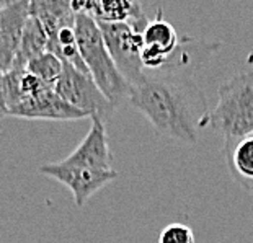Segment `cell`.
<instances>
[{
  "label": "cell",
  "instance_id": "obj_14",
  "mask_svg": "<svg viewBox=\"0 0 253 243\" xmlns=\"http://www.w3.org/2000/svg\"><path fill=\"white\" fill-rule=\"evenodd\" d=\"M62 67L64 64L61 59L56 54L46 51L40 54V56H36L35 59H31L28 66H26V70L40 79L47 87L54 88V85L57 83V80L62 74Z\"/></svg>",
  "mask_w": 253,
  "mask_h": 243
},
{
  "label": "cell",
  "instance_id": "obj_13",
  "mask_svg": "<svg viewBox=\"0 0 253 243\" xmlns=\"http://www.w3.org/2000/svg\"><path fill=\"white\" fill-rule=\"evenodd\" d=\"M47 51V35L40 20L35 18L33 15L26 21L23 38H21L17 57H15L12 69H26L28 62L35 59L40 54Z\"/></svg>",
  "mask_w": 253,
  "mask_h": 243
},
{
  "label": "cell",
  "instance_id": "obj_8",
  "mask_svg": "<svg viewBox=\"0 0 253 243\" xmlns=\"http://www.w3.org/2000/svg\"><path fill=\"white\" fill-rule=\"evenodd\" d=\"M8 116L20 120H47V121H77L90 118L87 113L69 105L59 96L54 88L46 87L40 93L28 96L20 105L8 110Z\"/></svg>",
  "mask_w": 253,
  "mask_h": 243
},
{
  "label": "cell",
  "instance_id": "obj_7",
  "mask_svg": "<svg viewBox=\"0 0 253 243\" xmlns=\"http://www.w3.org/2000/svg\"><path fill=\"white\" fill-rule=\"evenodd\" d=\"M142 40L144 47L141 52V61L145 74L160 72L181 42L176 30L169 21L164 20L162 8H157L154 20L149 21L147 28L142 33Z\"/></svg>",
  "mask_w": 253,
  "mask_h": 243
},
{
  "label": "cell",
  "instance_id": "obj_1",
  "mask_svg": "<svg viewBox=\"0 0 253 243\" xmlns=\"http://www.w3.org/2000/svg\"><path fill=\"white\" fill-rule=\"evenodd\" d=\"M129 105L147 118L159 139L185 145L198 142L211 111L203 90L185 74H145L131 88Z\"/></svg>",
  "mask_w": 253,
  "mask_h": 243
},
{
  "label": "cell",
  "instance_id": "obj_6",
  "mask_svg": "<svg viewBox=\"0 0 253 243\" xmlns=\"http://www.w3.org/2000/svg\"><path fill=\"white\" fill-rule=\"evenodd\" d=\"M62 64V74L54 85V91L62 100H66L77 110L87 113L90 118L95 115L105 118L115 110L90 75L80 72L69 62Z\"/></svg>",
  "mask_w": 253,
  "mask_h": 243
},
{
  "label": "cell",
  "instance_id": "obj_5",
  "mask_svg": "<svg viewBox=\"0 0 253 243\" xmlns=\"http://www.w3.org/2000/svg\"><path fill=\"white\" fill-rule=\"evenodd\" d=\"M40 175H44L51 180L59 181L61 185L69 188L74 196V202L77 207H82L87 204L88 199L93 196L101 188L110 185L118 178L116 170H95L87 166L74 165L66 159L54 163L41 165Z\"/></svg>",
  "mask_w": 253,
  "mask_h": 243
},
{
  "label": "cell",
  "instance_id": "obj_12",
  "mask_svg": "<svg viewBox=\"0 0 253 243\" xmlns=\"http://www.w3.org/2000/svg\"><path fill=\"white\" fill-rule=\"evenodd\" d=\"M31 15L40 20L47 35V46L56 41L59 30L75 25L72 2H31Z\"/></svg>",
  "mask_w": 253,
  "mask_h": 243
},
{
  "label": "cell",
  "instance_id": "obj_15",
  "mask_svg": "<svg viewBox=\"0 0 253 243\" xmlns=\"http://www.w3.org/2000/svg\"><path fill=\"white\" fill-rule=\"evenodd\" d=\"M159 243H196L195 232L185 224H170L160 232Z\"/></svg>",
  "mask_w": 253,
  "mask_h": 243
},
{
  "label": "cell",
  "instance_id": "obj_16",
  "mask_svg": "<svg viewBox=\"0 0 253 243\" xmlns=\"http://www.w3.org/2000/svg\"><path fill=\"white\" fill-rule=\"evenodd\" d=\"M8 116L7 103H5V93H3V72L0 70V118Z\"/></svg>",
  "mask_w": 253,
  "mask_h": 243
},
{
  "label": "cell",
  "instance_id": "obj_2",
  "mask_svg": "<svg viewBox=\"0 0 253 243\" xmlns=\"http://www.w3.org/2000/svg\"><path fill=\"white\" fill-rule=\"evenodd\" d=\"M74 28L75 35H77L80 56H82L90 77L93 79L96 87L108 98L113 108H118L125 101H129L132 87L123 77L115 61L111 59L98 23L84 13H75Z\"/></svg>",
  "mask_w": 253,
  "mask_h": 243
},
{
  "label": "cell",
  "instance_id": "obj_11",
  "mask_svg": "<svg viewBox=\"0 0 253 243\" xmlns=\"http://www.w3.org/2000/svg\"><path fill=\"white\" fill-rule=\"evenodd\" d=\"M224 155L234 180L253 194V136L224 142Z\"/></svg>",
  "mask_w": 253,
  "mask_h": 243
},
{
  "label": "cell",
  "instance_id": "obj_10",
  "mask_svg": "<svg viewBox=\"0 0 253 243\" xmlns=\"http://www.w3.org/2000/svg\"><path fill=\"white\" fill-rule=\"evenodd\" d=\"M74 165L87 166L95 170H111L113 154L108 144L106 126L101 116H91V126L87 136L77 145L74 152L66 157Z\"/></svg>",
  "mask_w": 253,
  "mask_h": 243
},
{
  "label": "cell",
  "instance_id": "obj_9",
  "mask_svg": "<svg viewBox=\"0 0 253 243\" xmlns=\"http://www.w3.org/2000/svg\"><path fill=\"white\" fill-rule=\"evenodd\" d=\"M30 5L26 0H17L7 2L0 10V70L3 74L13 67L26 21L31 17Z\"/></svg>",
  "mask_w": 253,
  "mask_h": 243
},
{
  "label": "cell",
  "instance_id": "obj_4",
  "mask_svg": "<svg viewBox=\"0 0 253 243\" xmlns=\"http://www.w3.org/2000/svg\"><path fill=\"white\" fill-rule=\"evenodd\" d=\"M98 26L106 49L123 77L131 83V87L141 83L145 79L141 61L144 47L142 33L136 31L129 23H98Z\"/></svg>",
  "mask_w": 253,
  "mask_h": 243
},
{
  "label": "cell",
  "instance_id": "obj_17",
  "mask_svg": "<svg viewBox=\"0 0 253 243\" xmlns=\"http://www.w3.org/2000/svg\"><path fill=\"white\" fill-rule=\"evenodd\" d=\"M5 3H7V2H0V10H2V8L5 7Z\"/></svg>",
  "mask_w": 253,
  "mask_h": 243
},
{
  "label": "cell",
  "instance_id": "obj_3",
  "mask_svg": "<svg viewBox=\"0 0 253 243\" xmlns=\"http://www.w3.org/2000/svg\"><path fill=\"white\" fill-rule=\"evenodd\" d=\"M208 126L220 134L224 142L253 136V70L219 85L217 103L209 111Z\"/></svg>",
  "mask_w": 253,
  "mask_h": 243
}]
</instances>
